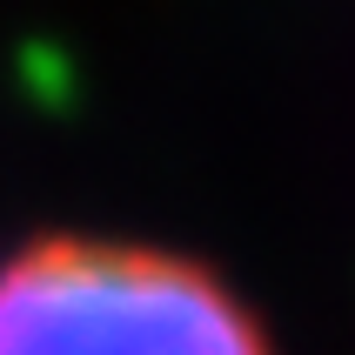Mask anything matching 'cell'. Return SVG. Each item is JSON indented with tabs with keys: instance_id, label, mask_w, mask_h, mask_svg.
<instances>
[{
	"instance_id": "cell-1",
	"label": "cell",
	"mask_w": 355,
	"mask_h": 355,
	"mask_svg": "<svg viewBox=\"0 0 355 355\" xmlns=\"http://www.w3.org/2000/svg\"><path fill=\"white\" fill-rule=\"evenodd\" d=\"M0 355H268L255 309L201 261L47 235L0 261Z\"/></svg>"
}]
</instances>
